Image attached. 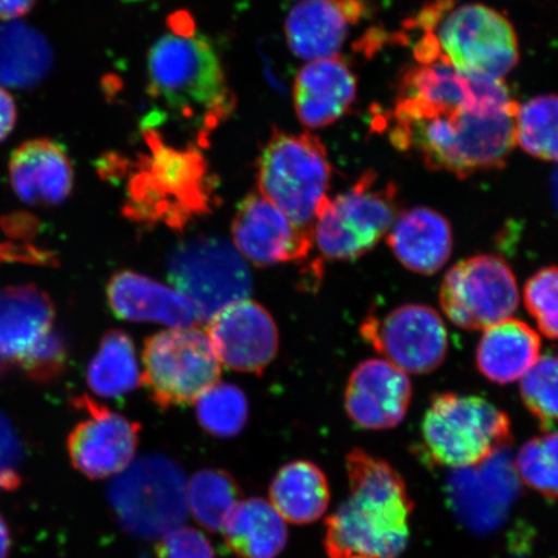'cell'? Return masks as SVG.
<instances>
[{"label":"cell","instance_id":"6da1fadb","mask_svg":"<svg viewBox=\"0 0 558 558\" xmlns=\"http://www.w3.org/2000/svg\"><path fill=\"white\" fill-rule=\"evenodd\" d=\"M519 107L434 108L397 99L389 121L390 142L402 151H415L432 171L465 179L506 165L515 145L514 121Z\"/></svg>","mask_w":558,"mask_h":558},{"label":"cell","instance_id":"7a4b0ae2","mask_svg":"<svg viewBox=\"0 0 558 558\" xmlns=\"http://www.w3.org/2000/svg\"><path fill=\"white\" fill-rule=\"evenodd\" d=\"M349 498L326 521L330 558H397L408 547L413 512L407 485L392 465L364 450L347 457Z\"/></svg>","mask_w":558,"mask_h":558},{"label":"cell","instance_id":"3957f363","mask_svg":"<svg viewBox=\"0 0 558 558\" xmlns=\"http://www.w3.org/2000/svg\"><path fill=\"white\" fill-rule=\"evenodd\" d=\"M146 70L150 95L206 132L232 114L235 100L219 54L186 17L177 16L171 31L151 46Z\"/></svg>","mask_w":558,"mask_h":558},{"label":"cell","instance_id":"277c9868","mask_svg":"<svg viewBox=\"0 0 558 558\" xmlns=\"http://www.w3.org/2000/svg\"><path fill=\"white\" fill-rule=\"evenodd\" d=\"M145 142L149 150L130 179L124 215L138 225L181 229L209 213L215 184L199 149L169 145L155 130L145 132Z\"/></svg>","mask_w":558,"mask_h":558},{"label":"cell","instance_id":"5b68a950","mask_svg":"<svg viewBox=\"0 0 558 558\" xmlns=\"http://www.w3.org/2000/svg\"><path fill=\"white\" fill-rule=\"evenodd\" d=\"M331 179L325 145L310 132L275 130L257 160L259 194L312 233L318 209L329 198Z\"/></svg>","mask_w":558,"mask_h":558},{"label":"cell","instance_id":"8992f818","mask_svg":"<svg viewBox=\"0 0 558 558\" xmlns=\"http://www.w3.org/2000/svg\"><path fill=\"white\" fill-rule=\"evenodd\" d=\"M422 438L436 464L466 469L506 448L512 438L511 421L483 397L441 393L425 411Z\"/></svg>","mask_w":558,"mask_h":558},{"label":"cell","instance_id":"52a82bcc","mask_svg":"<svg viewBox=\"0 0 558 558\" xmlns=\"http://www.w3.org/2000/svg\"><path fill=\"white\" fill-rule=\"evenodd\" d=\"M399 216V194L392 183L379 185L368 171L357 183L319 207L313 226V243L323 259H360L389 233Z\"/></svg>","mask_w":558,"mask_h":558},{"label":"cell","instance_id":"ba28073f","mask_svg":"<svg viewBox=\"0 0 558 558\" xmlns=\"http://www.w3.org/2000/svg\"><path fill=\"white\" fill-rule=\"evenodd\" d=\"M142 383L159 408L194 403L218 384L221 362L207 333L195 326L177 327L146 339Z\"/></svg>","mask_w":558,"mask_h":558},{"label":"cell","instance_id":"9c48e42d","mask_svg":"<svg viewBox=\"0 0 558 558\" xmlns=\"http://www.w3.org/2000/svg\"><path fill=\"white\" fill-rule=\"evenodd\" d=\"M432 34L442 58L465 75L505 80L520 59L511 21L485 4L458 7Z\"/></svg>","mask_w":558,"mask_h":558},{"label":"cell","instance_id":"30bf717a","mask_svg":"<svg viewBox=\"0 0 558 558\" xmlns=\"http://www.w3.org/2000/svg\"><path fill=\"white\" fill-rule=\"evenodd\" d=\"M439 303L460 329L486 330L513 316L520 291L511 267L501 257L477 255L446 274Z\"/></svg>","mask_w":558,"mask_h":558},{"label":"cell","instance_id":"8fae6325","mask_svg":"<svg viewBox=\"0 0 558 558\" xmlns=\"http://www.w3.org/2000/svg\"><path fill=\"white\" fill-rule=\"evenodd\" d=\"M173 288L191 300L201 320L225 306L247 299L251 275L239 251L215 236L187 241L169 262Z\"/></svg>","mask_w":558,"mask_h":558},{"label":"cell","instance_id":"7c38bea8","mask_svg":"<svg viewBox=\"0 0 558 558\" xmlns=\"http://www.w3.org/2000/svg\"><path fill=\"white\" fill-rule=\"evenodd\" d=\"M362 338L390 364L404 373L429 374L448 354V331L430 306L407 304L386 316H368L361 326Z\"/></svg>","mask_w":558,"mask_h":558},{"label":"cell","instance_id":"4fadbf2b","mask_svg":"<svg viewBox=\"0 0 558 558\" xmlns=\"http://www.w3.org/2000/svg\"><path fill=\"white\" fill-rule=\"evenodd\" d=\"M73 403L87 414L68 436L66 450L74 469L90 480L128 470L138 448L140 424L88 396L76 397Z\"/></svg>","mask_w":558,"mask_h":558},{"label":"cell","instance_id":"5bb4252c","mask_svg":"<svg viewBox=\"0 0 558 558\" xmlns=\"http://www.w3.org/2000/svg\"><path fill=\"white\" fill-rule=\"evenodd\" d=\"M232 235L235 250L257 267L308 259L313 233L304 230L263 195L250 194L234 215Z\"/></svg>","mask_w":558,"mask_h":558},{"label":"cell","instance_id":"9a60e30c","mask_svg":"<svg viewBox=\"0 0 558 558\" xmlns=\"http://www.w3.org/2000/svg\"><path fill=\"white\" fill-rule=\"evenodd\" d=\"M206 333L221 365L260 374L278 352V329L263 305L242 299L207 320Z\"/></svg>","mask_w":558,"mask_h":558},{"label":"cell","instance_id":"2e32d148","mask_svg":"<svg viewBox=\"0 0 558 558\" xmlns=\"http://www.w3.org/2000/svg\"><path fill=\"white\" fill-rule=\"evenodd\" d=\"M116 493V507L125 526L142 533H169L184 519L186 487L167 462L138 464Z\"/></svg>","mask_w":558,"mask_h":558},{"label":"cell","instance_id":"e0dca14e","mask_svg":"<svg viewBox=\"0 0 558 558\" xmlns=\"http://www.w3.org/2000/svg\"><path fill=\"white\" fill-rule=\"evenodd\" d=\"M411 396L413 387L407 373L386 360H367L348 380L347 414L360 428H395L407 416Z\"/></svg>","mask_w":558,"mask_h":558},{"label":"cell","instance_id":"ac0fdd59","mask_svg":"<svg viewBox=\"0 0 558 558\" xmlns=\"http://www.w3.org/2000/svg\"><path fill=\"white\" fill-rule=\"evenodd\" d=\"M366 12L364 0H299L284 21L286 41L299 59L332 58Z\"/></svg>","mask_w":558,"mask_h":558},{"label":"cell","instance_id":"d6986e66","mask_svg":"<svg viewBox=\"0 0 558 558\" xmlns=\"http://www.w3.org/2000/svg\"><path fill=\"white\" fill-rule=\"evenodd\" d=\"M357 96V78L340 54L306 61L292 90L298 120L308 130L329 128L343 118Z\"/></svg>","mask_w":558,"mask_h":558},{"label":"cell","instance_id":"ffe728a7","mask_svg":"<svg viewBox=\"0 0 558 558\" xmlns=\"http://www.w3.org/2000/svg\"><path fill=\"white\" fill-rule=\"evenodd\" d=\"M110 310L130 323H153L177 329L201 320L190 299L180 291L135 271H118L107 286Z\"/></svg>","mask_w":558,"mask_h":558},{"label":"cell","instance_id":"44dd1931","mask_svg":"<svg viewBox=\"0 0 558 558\" xmlns=\"http://www.w3.org/2000/svg\"><path fill=\"white\" fill-rule=\"evenodd\" d=\"M10 180L13 191L27 205H60L73 191L72 160L50 138L29 140L12 153Z\"/></svg>","mask_w":558,"mask_h":558},{"label":"cell","instance_id":"7402d4cb","mask_svg":"<svg viewBox=\"0 0 558 558\" xmlns=\"http://www.w3.org/2000/svg\"><path fill=\"white\" fill-rule=\"evenodd\" d=\"M387 235L397 260L418 275L437 274L452 253L450 222L428 207L411 208L397 216Z\"/></svg>","mask_w":558,"mask_h":558},{"label":"cell","instance_id":"603a6c76","mask_svg":"<svg viewBox=\"0 0 558 558\" xmlns=\"http://www.w3.org/2000/svg\"><path fill=\"white\" fill-rule=\"evenodd\" d=\"M542 340L520 319H506L485 330L476 365L487 380L512 384L521 380L541 359Z\"/></svg>","mask_w":558,"mask_h":558},{"label":"cell","instance_id":"cb8c5ba5","mask_svg":"<svg viewBox=\"0 0 558 558\" xmlns=\"http://www.w3.org/2000/svg\"><path fill=\"white\" fill-rule=\"evenodd\" d=\"M54 306L34 284L0 289V355L15 360L52 329Z\"/></svg>","mask_w":558,"mask_h":558},{"label":"cell","instance_id":"d4e9b609","mask_svg":"<svg viewBox=\"0 0 558 558\" xmlns=\"http://www.w3.org/2000/svg\"><path fill=\"white\" fill-rule=\"evenodd\" d=\"M269 498L284 521L308 525L323 518L329 508V483L318 465L296 460L278 471L270 484Z\"/></svg>","mask_w":558,"mask_h":558},{"label":"cell","instance_id":"484cf974","mask_svg":"<svg viewBox=\"0 0 558 558\" xmlns=\"http://www.w3.org/2000/svg\"><path fill=\"white\" fill-rule=\"evenodd\" d=\"M227 546L241 558H276L289 539L286 521L267 500H241L225 526Z\"/></svg>","mask_w":558,"mask_h":558},{"label":"cell","instance_id":"4316f807","mask_svg":"<svg viewBox=\"0 0 558 558\" xmlns=\"http://www.w3.org/2000/svg\"><path fill=\"white\" fill-rule=\"evenodd\" d=\"M87 386L104 399H118L142 384L136 349L128 333L113 330L104 335L86 373Z\"/></svg>","mask_w":558,"mask_h":558},{"label":"cell","instance_id":"83f0119b","mask_svg":"<svg viewBox=\"0 0 558 558\" xmlns=\"http://www.w3.org/2000/svg\"><path fill=\"white\" fill-rule=\"evenodd\" d=\"M51 66V50L40 34L23 24L0 25V83L32 86Z\"/></svg>","mask_w":558,"mask_h":558},{"label":"cell","instance_id":"f1b7e54d","mask_svg":"<svg viewBox=\"0 0 558 558\" xmlns=\"http://www.w3.org/2000/svg\"><path fill=\"white\" fill-rule=\"evenodd\" d=\"M241 497L235 480L220 470H202L186 486L187 508L194 520L209 532H221Z\"/></svg>","mask_w":558,"mask_h":558},{"label":"cell","instance_id":"f546056e","mask_svg":"<svg viewBox=\"0 0 558 558\" xmlns=\"http://www.w3.org/2000/svg\"><path fill=\"white\" fill-rule=\"evenodd\" d=\"M514 136L529 156L558 163V95L536 96L521 105Z\"/></svg>","mask_w":558,"mask_h":558},{"label":"cell","instance_id":"4dcf8cb0","mask_svg":"<svg viewBox=\"0 0 558 558\" xmlns=\"http://www.w3.org/2000/svg\"><path fill=\"white\" fill-rule=\"evenodd\" d=\"M201 427L216 437H233L247 423L248 402L240 388L218 383L194 402Z\"/></svg>","mask_w":558,"mask_h":558},{"label":"cell","instance_id":"1f68e13d","mask_svg":"<svg viewBox=\"0 0 558 558\" xmlns=\"http://www.w3.org/2000/svg\"><path fill=\"white\" fill-rule=\"evenodd\" d=\"M515 469L530 488L558 499V432L530 439L519 451Z\"/></svg>","mask_w":558,"mask_h":558},{"label":"cell","instance_id":"d6a6232c","mask_svg":"<svg viewBox=\"0 0 558 558\" xmlns=\"http://www.w3.org/2000/svg\"><path fill=\"white\" fill-rule=\"evenodd\" d=\"M523 404L544 425L558 422V357L544 355L521 379Z\"/></svg>","mask_w":558,"mask_h":558},{"label":"cell","instance_id":"836d02e7","mask_svg":"<svg viewBox=\"0 0 558 558\" xmlns=\"http://www.w3.org/2000/svg\"><path fill=\"white\" fill-rule=\"evenodd\" d=\"M526 310L548 339H558V267L543 268L523 289Z\"/></svg>","mask_w":558,"mask_h":558},{"label":"cell","instance_id":"e575fe53","mask_svg":"<svg viewBox=\"0 0 558 558\" xmlns=\"http://www.w3.org/2000/svg\"><path fill=\"white\" fill-rule=\"evenodd\" d=\"M13 361L31 380L51 383L58 379L66 367V341L59 331L51 329Z\"/></svg>","mask_w":558,"mask_h":558},{"label":"cell","instance_id":"d590c367","mask_svg":"<svg viewBox=\"0 0 558 558\" xmlns=\"http://www.w3.org/2000/svg\"><path fill=\"white\" fill-rule=\"evenodd\" d=\"M156 558H215V555L211 543L198 530L177 527L159 541Z\"/></svg>","mask_w":558,"mask_h":558},{"label":"cell","instance_id":"8d00e7d4","mask_svg":"<svg viewBox=\"0 0 558 558\" xmlns=\"http://www.w3.org/2000/svg\"><path fill=\"white\" fill-rule=\"evenodd\" d=\"M17 110L15 101L5 89L0 87V142L15 128Z\"/></svg>","mask_w":558,"mask_h":558},{"label":"cell","instance_id":"74e56055","mask_svg":"<svg viewBox=\"0 0 558 558\" xmlns=\"http://www.w3.org/2000/svg\"><path fill=\"white\" fill-rule=\"evenodd\" d=\"M37 0H0V20L23 17L33 10Z\"/></svg>","mask_w":558,"mask_h":558},{"label":"cell","instance_id":"f35d334b","mask_svg":"<svg viewBox=\"0 0 558 558\" xmlns=\"http://www.w3.org/2000/svg\"><path fill=\"white\" fill-rule=\"evenodd\" d=\"M12 549V535L9 523L0 514V558H9Z\"/></svg>","mask_w":558,"mask_h":558},{"label":"cell","instance_id":"ab89813d","mask_svg":"<svg viewBox=\"0 0 558 558\" xmlns=\"http://www.w3.org/2000/svg\"><path fill=\"white\" fill-rule=\"evenodd\" d=\"M550 197H553L554 206L558 213V167L550 178Z\"/></svg>","mask_w":558,"mask_h":558},{"label":"cell","instance_id":"60d3db41","mask_svg":"<svg viewBox=\"0 0 558 558\" xmlns=\"http://www.w3.org/2000/svg\"><path fill=\"white\" fill-rule=\"evenodd\" d=\"M7 367H9V364H7V359L0 355V378H2V375L7 372Z\"/></svg>","mask_w":558,"mask_h":558}]
</instances>
